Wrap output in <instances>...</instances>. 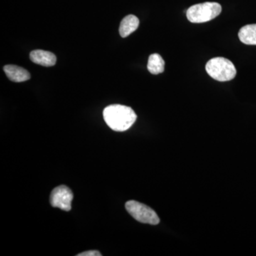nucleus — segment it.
I'll return each mask as SVG.
<instances>
[{
  "label": "nucleus",
  "instance_id": "1",
  "mask_svg": "<svg viewBox=\"0 0 256 256\" xmlns=\"http://www.w3.org/2000/svg\"><path fill=\"white\" fill-rule=\"evenodd\" d=\"M104 120L108 127L117 132H124L132 127L137 119V114L128 106L111 105L104 110Z\"/></svg>",
  "mask_w": 256,
  "mask_h": 256
},
{
  "label": "nucleus",
  "instance_id": "2",
  "mask_svg": "<svg viewBox=\"0 0 256 256\" xmlns=\"http://www.w3.org/2000/svg\"><path fill=\"white\" fill-rule=\"evenodd\" d=\"M207 74L218 82H228L235 78L237 70L230 60L223 57H216L207 62Z\"/></svg>",
  "mask_w": 256,
  "mask_h": 256
},
{
  "label": "nucleus",
  "instance_id": "3",
  "mask_svg": "<svg viewBox=\"0 0 256 256\" xmlns=\"http://www.w3.org/2000/svg\"><path fill=\"white\" fill-rule=\"evenodd\" d=\"M222 10L218 3L207 2L190 6L186 11V18L192 23H204L217 18Z\"/></svg>",
  "mask_w": 256,
  "mask_h": 256
},
{
  "label": "nucleus",
  "instance_id": "4",
  "mask_svg": "<svg viewBox=\"0 0 256 256\" xmlns=\"http://www.w3.org/2000/svg\"><path fill=\"white\" fill-rule=\"evenodd\" d=\"M126 208L134 220L143 224L158 225L160 220L156 212L149 206L136 201H129L126 204Z\"/></svg>",
  "mask_w": 256,
  "mask_h": 256
},
{
  "label": "nucleus",
  "instance_id": "5",
  "mask_svg": "<svg viewBox=\"0 0 256 256\" xmlns=\"http://www.w3.org/2000/svg\"><path fill=\"white\" fill-rule=\"evenodd\" d=\"M74 194L72 190L65 186L60 185L54 188L50 196V203L52 206L69 212L72 210V202Z\"/></svg>",
  "mask_w": 256,
  "mask_h": 256
},
{
  "label": "nucleus",
  "instance_id": "6",
  "mask_svg": "<svg viewBox=\"0 0 256 256\" xmlns=\"http://www.w3.org/2000/svg\"><path fill=\"white\" fill-rule=\"evenodd\" d=\"M30 60L34 64L43 66H53L56 62V57L53 53L44 50H35L30 53Z\"/></svg>",
  "mask_w": 256,
  "mask_h": 256
},
{
  "label": "nucleus",
  "instance_id": "7",
  "mask_svg": "<svg viewBox=\"0 0 256 256\" xmlns=\"http://www.w3.org/2000/svg\"><path fill=\"white\" fill-rule=\"evenodd\" d=\"M4 70L8 78L13 82H24L31 78V75L28 70L18 66H5Z\"/></svg>",
  "mask_w": 256,
  "mask_h": 256
},
{
  "label": "nucleus",
  "instance_id": "8",
  "mask_svg": "<svg viewBox=\"0 0 256 256\" xmlns=\"http://www.w3.org/2000/svg\"><path fill=\"white\" fill-rule=\"evenodd\" d=\"M140 24L139 18L134 15L130 14L121 21L119 32L122 38H126L136 31Z\"/></svg>",
  "mask_w": 256,
  "mask_h": 256
},
{
  "label": "nucleus",
  "instance_id": "9",
  "mask_svg": "<svg viewBox=\"0 0 256 256\" xmlns=\"http://www.w3.org/2000/svg\"><path fill=\"white\" fill-rule=\"evenodd\" d=\"M238 38L247 45H256V24L242 26L238 32Z\"/></svg>",
  "mask_w": 256,
  "mask_h": 256
},
{
  "label": "nucleus",
  "instance_id": "10",
  "mask_svg": "<svg viewBox=\"0 0 256 256\" xmlns=\"http://www.w3.org/2000/svg\"><path fill=\"white\" fill-rule=\"evenodd\" d=\"M164 60L158 54H153L150 56L148 60V69L153 75L162 74L164 70Z\"/></svg>",
  "mask_w": 256,
  "mask_h": 256
},
{
  "label": "nucleus",
  "instance_id": "11",
  "mask_svg": "<svg viewBox=\"0 0 256 256\" xmlns=\"http://www.w3.org/2000/svg\"><path fill=\"white\" fill-rule=\"evenodd\" d=\"M78 256H101L102 254L98 250H88V252H82L79 254Z\"/></svg>",
  "mask_w": 256,
  "mask_h": 256
}]
</instances>
